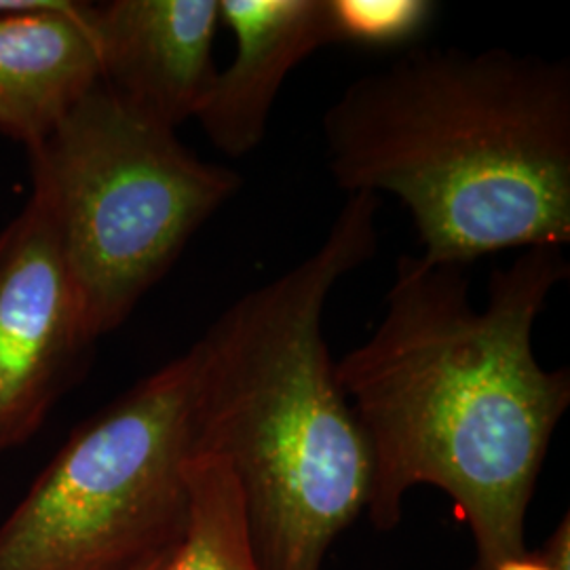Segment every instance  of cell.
Here are the masks:
<instances>
[{"label": "cell", "instance_id": "obj_1", "mask_svg": "<svg viewBox=\"0 0 570 570\" xmlns=\"http://www.w3.org/2000/svg\"><path fill=\"white\" fill-rule=\"evenodd\" d=\"M569 271L562 247H527L490 273L478 308L465 266L397 258L379 326L334 364L370 450L374 529H395L407 492L433 487L469 527L471 570L527 551L530 503L570 406L569 367L541 366L532 334Z\"/></svg>", "mask_w": 570, "mask_h": 570}, {"label": "cell", "instance_id": "obj_2", "mask_svg": "<svg viewBox=\"0 0 570 570\" xmlns=\"http://www.w3.org/2000/svg\"><path fill=\"white\" fill-rule=\"evenodd\" d=\"M327 165L395 195L431 265L570 244V63L416 47L348 82L324 112Z\"/></svg>", "mask_w": 570, "mask_h": 570}, {"label": "cell", "instance_id": "obj_3", "mask_svg": "<svg viewBox=\"0 0 570 570\" xmlns=\"http://www.w3.org/2000/svg\"><path fill=\"white\" fill-rule=\"evenodd\" d=\"M381 197H346L322 245L244 294L190 346L197 454L244 499L261 570H324L366 511L372 463L324 338L327 298L379 252Z\"/></svg>", "mask_w": 570, "mask_h": 570}, {"label": "cell", "instance_id": "obj_4", "mask_svg": "<svg viewBox=\"0 0 570 570\" xmlns=\"http://www.w3.org/2000/svg\"><path fill=\"white\" fill-rule=\"evenodd\" d=\"M41 197L81 289L91 336L117 330L239 190L174 127L122 102L102 81L30 148Z\"/></svg>", "mask_w": 570, "mask_h": 570}, {"label": "cell", "instance_id": "obj_5", "mask_svg": "<svg viewBox=\"0 0 570 570\" xmlns=\"http://www.w3.org/2000/svg\"><path fill=\"white\" fill-rule=\"evenodd\" d=\"M195 456L186 351L75 429L0 524V570H136L169 556Z\"/></svg>", "mask_w": 570, "mask_h": 570}, {"label": "cell", "instance_id": "obj_6", "mask_svg": "<svg viewBox=\"0 0 570 570\" xmlns=\"http://www.w3.org/2000/svg\"><path fill=\"white\" fill-rule=\"evenodd\" d=\"M94 343L56 223L32 193L0 233V452L41 429Z\"/></svg>", "mask_w": 570, "mask_h": 570}, {"label": "cell", "instance_id": "obj_7", "mask_svg": "<svg viewBox=\"0 0 570 570\" xmlns=\"http://www.w3.org/2000/svg\"><path fill=\"white\" fill-rule=\"evenodd\" d=\"M220 0L94 4L102 82L146 117L178 127L197 117L216 77Z\"/></svg>", "mask_w": 570, "mask_h": 570}, {"label": "cell", "instance_id": "obj_8", "mask_svg": "<svg viewBox=\"0 0 570 570\" xmlns=\"http://www.w3.org/2000/svg\"><path fill=\"white\" fill-rule=\"evenodd\" d=\"M220 23L235 37V58L195 119L209 142L237 159L265 140L287 75L336 41L330 0H220Z\"/></svg>", "mask_w": 570, "mask_h": 570}, {"label": "cell", "instance_id": "obj_9", "mask_svg": "<svg viewBox=\"0 0 570 570\" xmlns=\"http://www.w3.org/2000/svg\"><path fill=\"white\" fill-rule=\"evenodd\" d=\"M100 81L91 2L0 20V131L28 150Z\"/></svg>", "mask_w": 570, "mask_h": 570}, {"label": "cell", "instance_id": "obj_10", "mask_svg": "<svg viewBox=\"0 0 570 570\" xmlns=\"http://www.w3.org/2000/svg\"><path fill=\"white\" fill-rule=\"evenodd\" d=\"M188 520L159 570H261L254 558L244 499L220 456L197 454L186 469Z\"/></svg>", "mask_w": 570, "mask_h": 570}, {"label": "cell", "instance_id": "obj_11", "mask_svg": "<svg viewBox=\"0 0 570 570\" xmlns=\"http://www.w3.org/2000/svg\"><path fill=\"white\" fill-rule=\"evenodd\" d=\"M433 13L428 0H330L334 41L374 49L414 41Z\"/></svg>", "mask_w": 570, "mask_h": 570}, {"label": "cell", "instance_id": "obj_12", "mask_svg": "<svg viewBox=\"0 0 570 570\" xmlns=\"http://www.w3.org/2000/svg\"><path fill=\"white\" fill-rule=\"evenodd\" d=\"M497 570H570L569 518L553 532L541 551H524L505 560Z\"/></svg>", "mask_w": 570, "mask_h": 570}, {"label": "cell", "instance_id": "obj_13", "mask_svg": "<svg viewBox=\"0 0 570 570\" xmlns=\"http://www.w3.org/2000/svg\"><path fill=\"white\" fill-rule=\"evenodd\" d=\"M53 4H58V0H0V20L26 16V13H37V11L49 9Z\"/></svg>", "mask_w": 570, "mask_h": 570}, {"label": "cell", "instance_id": "obj_14", "mask_svg": "<svg viewBox=\"0 0 570 570\" xmlns=\"http://www.w3.org/2000/svg\"><path fill=\"white\" fill-rule=\"evenodd\" d=\"M165 558H167V556H165ZM165 558H161V560H155V562H150V564H144V567L136 570H159L164 567Z\"/></svg>", "mask_w": 570, "mask_h": 570}]
</instances>
